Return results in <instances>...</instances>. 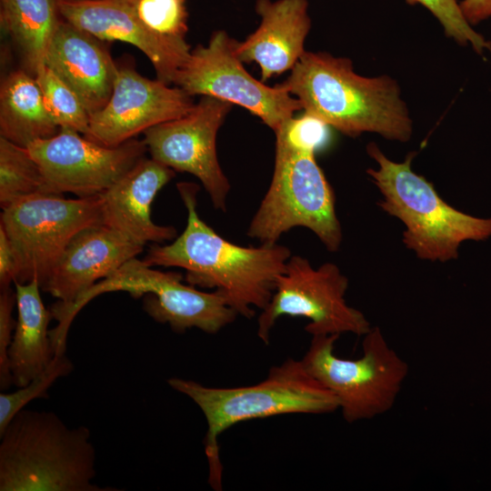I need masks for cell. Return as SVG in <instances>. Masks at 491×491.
<instances>
[{"label": "cell", "mask_w": 491, "mask_h": 491, "mask_svg": "<svg viewBox=\"0 0 491 491\" xmlns=\"http://www.w3.org/2000/svg\"><path fill=\"white\" fill-rule=\"evenodd\" d=\"M176 186L187 210L185 228L171 244L150 246L143 261L152 267L185 269L188 285L215 289L237 315L253 317V306L264 309L269 303L290 249L277 243L242 246L227 241L198 215V185Z\"/></svg>", "instance_id": "6da1fadb"}, {"label": "cell", "mask_w": 491, "mask_h": 491, "mask_svg": "<svg viewBox=\"0 0 491 491\" xmlns=\"http://www.w3.org/2000/svg\"><path fill=\"white\" fill-rule=\"evenodd\" d=\"M277 85L295 96L304 112L344 135L376 133L399 142L412 136L413 122L397 82L388 75H360L349 58L306 51Z\"/></svg>", "instance_id": "7a4b0ae2"}, {"label": "cell", "mask_w": 491, "mask_h": 491, "mask_svg": "<svg viewBox=\"0 0 491 491\" xmlns=\"http://www.w3.org/2000/svg\"><path fill=\"white\" fill-rule=\"evenodd\" d=\"M95 450L86 426L55 413L20 410L0 434V491H115L93 483Z\"/></svg>", "instance_id": "3957f363"}, {"label": "cell", "mask_w": 491, "mask_h": 491, "mask_svg": "<svg viewBox=\"0 0 491 491\" xmlns=\"http://www.w3.org/2000/svg\"><path fill=\"white\" fill-rule=\"evenodd\" d=\"M168 385L191 398L203 412L208 483L222 490L223 466L218 436L240 422L286 414H327L339 408L336 396L317 382L302 361L287 358L273 366L260 383L237 387H210L195 381L171 377Z\"/></svg>", "instance_id": "277c9868"}, {"label": "cell", "mask_w": 491, "mask_h": 491, "mask_svg": "<svg viewBox=\"0 0 491 491\" xmlns=\"http://www.w3.org/2000/svg\"><path fill=\"white\" fill-rule=\"evenodd\" d=\"M366 152L378 165L366 170L383 196L377 205L405 225L403 243L418 258L445 263L458 257L462 242L491 236V217L473 216L451 206L432 183L412 170L416 153L397 163L374 142Z\"/></svg>", "instance_id": "5b68a950"}, {"label": "cell", "mask_w": 491, "mask_h": 491, "mask_svg": "<svg viewBox=\"0 0 491 491\" xmlns=\"http://www.w3.org/2000/svg\"><path fill=\"white\" fill-rule=\"evenodd\" d=\"M296 226L310 229L330 252L343 235L336 213L335 193L315 153L276 140L274 172L269 187L254 215L247 235L275 244Z\"/></svg>", "instance_id": "8992f818"}, {"label": "cell", "mask_w": 491, "mask_h": 491, "mask_svg": "<svg viewBox=\"0 0 491 491\" xmlns=\"http://www.w3.org/2000/svg\"><path fill=\"white\" fill-rule=\"evenodd\" d=\"M116 291L127 292L135 298L143 297L144 310L155 321L168 324L179 334L193 327L216 334L237 316L217 291L197 290L185 285L181 274L154 269L134 257L94 285L71 306L53 305L51 313L58 322L55 332L67 336L72 321L89 301L104 293Z\"/></svg>", "instance_id": "52a82bcc"}, {"label": "cell", "mask_w": 491, "mask_h": 491, "mask_svg": "<svg viewBox=\"0 0 491 491\" xmlns=\"http://www.w3.org/2000/svg\"><path fill=\"white\" fill-rule=\"evenodd\" d=\"M339 335L312 336L302 358L307 372L336 398L347 423L371 419L393 408L408 375L407 363L389 346L379 327L364 335L363 354H335Z\"/></svg>", "instance_id": "ba28073f"}, {"label": "cell", "mask_w": 491, "mask_h": 491, "mask_svg": "<svg viewBox=\"0 0 491 491\" xmlns=\"http://www.w3.org/2000/svg\"><path fill=\"white\" fill-rule=\"evenodd\" d=\"M2 210L0 225L18 260L15 282L37 279L40 287L71 239L82 229L103 223L101 195L65 198L38 194Z\"/></svg>", "instance_id": "9c48e42d"}, {"label": "cell", "mask_w": 491, "mask_h": 491, "mask_svg": "<svg viewBox=\"0 0 491 491\" xmlns=\"http://www.w3.org/2000/svg\"><path fill=\"white\" fill-rule=\"evenodd\" d=\"M347 288L348 279L336 265L325 263L315 268L308 259L291 256L257 319L258 337L267 345L270 331L282 316L309 319L305 330L312 336L366 335L371 329L370 323L346 302Z\"/></svg>", "instance_id": "30bf717a"}, {"label": "cell", "mask_w": 491, "mask_h": 491, "mask_svg": "<svg viewBox=\"0 0 491 491\" xmlns=\"http://www.w3.org/2000/svg\"><path fill=\"white\" fill-rule=\"evenodd\" d=\"M237 40L224 30L213 33L207 45L191 50L174 85L190 95H207L240 105L274 132L295 113L300 102L285 89L256 79L236 55Z\"/></svg>", "instance_id": "8fae6325"}, {"label": "cell", "mask_w": 491, "mask_h": 491, "mask_svg": "<svg viewBox=\"0 0 491 491\" xmlns=\"http://www.w3.org/2000/svg\"><path fill=\"white\" fill-rule=\"evenodd\" d=\"M27 149L40 166L43 194L71 193L77 197L103 194L147 152L144 140L132 138L106 146L69 128L31 143Z\"/></svg>", "instance_id": "7c38bea8"}, {"label": "cell", "mask_w": 491, "mask_h": 491, "mask_svg": "<svg viewBox=\"0 0 491 491\" xmlns=\"http://www.w3.org/2000/svg\"><path fill=\"white\" fill-rule=\"evenodd\" d=\"M233 105L203 95L185 115L145 130L151 158L174 171L195 175L217 210L225 211L230 183L216 152L217 133Z\"/></svg>", "instance_id": "4fadbf2b"}, {"label": "cell", "mask_w": 491, "mask_h": 491, "mask_svg": "<svg viewBox=\"0 0 491 491\" xmlns=\"http://www.w3.org/2000/svg\"><path fill=\"white\" fill-rule=\"evenodd\" d=\"M192 95L178 86L151 80L128 65H117L111 96L90 116L86 138L106 146L119 145L156 125L186 115Z\"/></svg>", "instance_id": "5bb4252c"}, {"label": "cell", "mask_w": 491, "mask_h": 491, "mask_svg": "<svg viewBox=\"0 0 491 491\" xmlns=\"http://www.w3.org/2000/svg\"><path fill=\"white\" fill-rule=\"evenodd\" d=\"M144 246L101 223L82 229L68 243L41 290L65 307L143 252Z\"/></svg>", "instance_id": "9a60e30c"}, {"label": "cell", "mask_w": 491, "mask_h": 491, "mask_svg": "<svg viewBox=\"0 0 491 491\" xmlns=\"http://www.w3.org/2000/svg\"><path fill=\"white\" fill-rule=\"evenodd\" d=\"M61 17L102 41H121L142 51L152 63L156 79L174 85L191 48L165 42L150 33L128 0H58Z\"/></svg>", "instance_id": "2e32d148"}, {"label": "cell", "mask_w": 491, "mask_h": 491, "mask_svg": "<svg viewBox=\"0 0 491 491\" xmlns=\"http://www.w3.org/2000/svg\"><path fill=\"white\" fill-rule=\"evenodd\" d=\"M103 42L62 18L45 58V65L77 95L90 116L109 100L117 69Z\"/></svg>", "instance_id": "e0dca14e"}, {"label": "cell", "mask_w": 491, "mask_h": 491, "mask_svg": "<svg viewBox=\"0 0 491 491\" xmlns=\"http://www.w3.org/2000/svg\"><path fill=\"white\" fill-rule=\"evenodd\" d=\"M257 28L235 46L243 63L260 67L261 81L291 71L305 50L311 29L307 0H256Z\"/></svg>", "instance_id": "ac0fdd59"}, {"label": "cell", "mask_w": 491, "mask_h": 491, "mask_svg": "<svg viewBox=\"0 0 491 491\" xmlns=\"http://www.w3.org/2000/svg\"><path fill=\"white\" fill-rule=\"evenodd\" d=\"M175 175L173 169L145 156L101 194L103 224L143 246L175 238V227L158 225L151 218L155 197Z\"/></svg>", "instance_id": "d6986e66"}, {"label": "cell", "mask_w": 491, "mask_h": 491, "mask_svg": "<svg viewBox=\"0 0 491 491\" xmlns=\"http://www.w3.org/2000/svg\"><path fill=\"white\" fill-rule=\"evenodd\" d=\"M14 284L17 318L8 360L13 385L22 387L40 376L55 356L48 330L53 316L43 303L37 279Z\"/></svg>", "instance_id": "ffe728a7"}, {"label": "cell", "mask_w": 491, "mask_h": 491, "mask_svg": "<svg viewBox=\"0 0 491 491\" xmlns=\"http://www.w3.org/2000/svg\"><path fill=\"white\" fill-rule=\"evenodd\" d=\"M45 105L35 77L23 70L11 72L0 89V136L27 147L59 131Z\"/></svg>", "instance_id": "44dd1931"}, {"label": "cell", "mask_w": 491, "mask_h": 491, "mask_svg": "<svg viewBox=\"0 0 491 491\" xmlns=\"http://www.w3.org/2000/svg\"><path fill=\"white\" fill-rule=\"evenodd\" d=\"M58 0H1V24L20 53L24 69L35 76L61 20Z\"/></svg>", "instance_id": "7402d4cb"}, {"label": "cell", "mask_w": 491, "mask_h": 491, "mask_svg": "<svg viewBox=\"0 0 491 491\" xmlns=\"http://www.w3.org/2000/svg\"><path fill=\"white\" fill-rule=\"evenodd\" d=\"M39 165L27 147L0 136V205L5 208L24 198L43 194Z\"/></svg>", "instance_id": "603a6c76"}, {"label": "cell", "mask_w": 491, "mask_h": 491, "mask_svg": "<svg viewBox=\"0 0 491 491\" xmlns=\"http://www.w3.org/2000/svg\"><path fill=\"white\" fill-rule=\"evenodd\" d=\"M45 105L59 128H69L85 135L90 115L77 95L45 65L35 76Z\"/></svg>", "instance_id": "cb8c5ba5"}, {"label": "cell", "mask_w": 491, "mask_h": 491, "mask_svg": "<svg viewBox=\"0 0 491 491\" xmlns=\"http://www.w3.org/2000/svg\"><path fill=\"white\" fill-rule=\"evenodd\" d=\"M143 25L158 38L191 48L186 41L185 0H128Z\"/></svg>", "instance_id": "d4e9b609"}, {"label": "cell", "mask_w": 491, "mask_h": 491, "mask_svg": "<svg viewBox=\"0 0 491 491\" xmlns=\"http://www.w3.org/2000/svg\"><path fill=\"white\" fill-rule=\"evenodd\" d=\"M74 366L65 354L55 355L48 367L26 386L12 393L0 394V434L12 418L27 404L37 398H48V390L60 377L73 371Z\"/></svg>", "instance_id": "484cf974"}, {"label": "cell", "mask_w": 491, "mask_h": 491, "mask_svg": "<svg viewBox=\"0 0 491 491\" xmlns=\"http://www.w3.org/2000/svg\"><path fill=\"white\" fill-rule=\"evenodd\" d=\"M409 4H420L437 18L446 36L462 45H471L479 55L485 50L491 52V42L472 28L462 14L456 0H406Z\"/></svg>", "instance_id": "4316f807"}, {"label": "cell", "mask_w": 491, "mask_h": 491, "mask_svg": "<svg viewBox=\"0 0 491 491\" xmlns=\"http://www.w3.org/2000/svg\"><path fill=\"white\" fill-rule=\"evenodd\" d=\"M329 127L320 118L304 112L299 116H292L276 130V140L300 150L316 153L328 141Z\"/></svg>", "instance_id": "83f0119b"}, {"label": "cell", "mask_w": 491, "mask_h": 491, "mask_svg": "<svg viewBox=\"0 0 491 491\" xmlns=\"http://www.w3.org/2000/svg\"><path fill=\"white\" fill-rule=\"evenodd\" d=\"M16 306L15 291L11 287L0 292V388L6 390L13 385L9 369L8 352L12 344L16 320L13 310Z\"/></svg>", "instance_id": "f1b7e54d"}, {"label": "cell", "mask_w": 491, "mask_h": 491, "mask_svg": "<svg viewBox=\"0 0 491 491\" xmlns=\"http://www.w3.org/2000/svg\"><path fill=\"white\" fill-rule=\"evenodd\" d=\"M18 260L13 245L0 225V288L10 287L18 276Z\"/></svg>", "instance_id": "f546056e"}, {"label": "cell", "mask_w": 491, "mask_h": 491, "mask_svg": "<svg viewBox=\"0 0 491 491\" xmlns=\"http://www.w3.org/2000/svg\"><path fill=\"white\" fill-rule=\"evenodd\" d=\"M459 6L471 25L491 17V0H462Z\"/></svg>", "instance_id": "4dcf8cb0"}]
</instances>
